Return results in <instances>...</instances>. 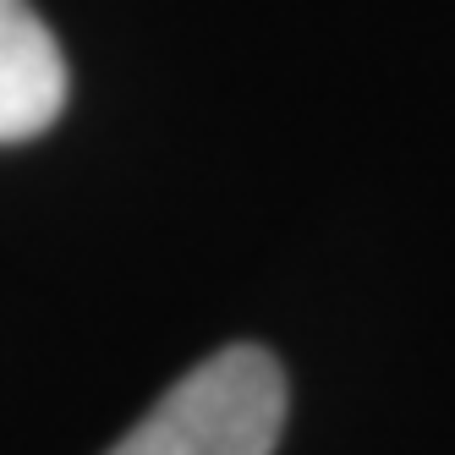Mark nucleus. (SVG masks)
<instances>
[{"mask_svg":"<svg viewBox=\"0 0 455 455\" xmlns=\"http://www.w3.org/2000/svg\"><path fill=\"white\" fill-rule=\"evenodd\" d=\"M285 368L264 346H225L181 373L105 455H275Z\"/></svg>","mask_w":455,"mask_h":455,"instance_id":"f257e3e1","label":"nucleus"},{"mask_svg":"<svg viewBox=\"0 0 455 455\" xmlns=\"http://www.w3.org/2000/svg\"><path fill=\"white\" fill-rule=\"evenodd\" d=\"M67 110V55L28 0H0V143H28Z\"/></svg>","mask_w":455,"mask_h":455,"instance_id":"f03ea898","label":"nucleus"}]
</instances>
